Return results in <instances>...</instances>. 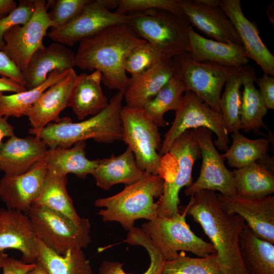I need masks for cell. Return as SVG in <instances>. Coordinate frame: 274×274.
<instances>
[{
	"instance_id": "obj_1",
	"label": "cell",
	"mask_w": 274,
	"mask_h": 274,
	"mask_svg": "<svg viewBox=\"0 0 274 274\" xmlns=\"http://www.w3.org/2000/svg\"><path fill=\"white\" fill-rule=\"evenodd\" d=\"M199 224L216 252L224 274H250L242 260L239 236L246 226L240 216L227 213L215 191L201 190L191 196L189 203L179 207Z\"/></svg>"
},
{
	"instance_id": "obj_2",
	"label": "cell",
	"mask_w": 274,
	"mask_h": 274,
	"mask_svg": "<svg viewBox=\"0 0 274 274\" xmlns=\"http://www.w3.org/2000/svg\"><path fill=\"white\" fill-rule=\"evenodd\" d=\"M146 41L138 36L126 24L108 27L79 42L75 65L101 74V81L110 89L124 93L130 78L124 62L127 54Z\"/></svg>"
},
{
	"instance_id": "obj_3",
	"label": "cell",
	"mask_w": 274,
	"mask_h": 274,
	"mask_svg": "<svg viewBox=\"0 0 274 274\" xmlns=\"http://www.w3.org/2000/svg\"><path fill=\"white\" fill-rule=\"evenodd\" d=\"M123 96V93L118 92L111 97L106 108L87 120L73 122L64 117L59 122L50 123L29 133L40 137L49 149L69 148L88 139L105 144L122 141L120 113Z\"/></svg>"
},
{
	"instance_id": "obj_4",
	"label": "cell",
	"mask_w": 274,
	"mask_h": 274,
	"mask_svg": "<svg viewBox=\"0 0 274 274\" xmlns=\"http://www.w3.org/2000/svg\"><path fill=\"white\" fill-rule=\"evenodd\" d=\"M163 185L164 180L159 175L145 172L136 182L126 185L115 195L96 199L94 205L105 208L98 212L104 221L117 222L128 230L137 220L150 221L158 216V203L155 198L162 195Z\"/></svg>"
},
{
	"instance_id": "obj_5",
	"label": "cell",
	"mask_w": 274,
	"mask_h": 274,
	"mask_svg": "<svg viewBox=\"0 0 274 274\" xmlns=\"http://www.w3.org/2000/svg\"><path fill=\"white\" fill-rule=\"evenodd\" d=\"M162 157L159 175L164 180L163 191L157 201L158 216L171 217L180 213L179 193L192 182V173L195 161L201 157L199 146L193 130H188L172 143Z\"/></svg>"
},
{
	"instance_id": "obj_6",
	"label": "cell",
	"mask_w": 274,
	"mask_h": 274,
	"mask_svg": "<svg viewBox=\"0 0 274 274\" xmlns=\"http://www.w3.org/2000/svg\"><path fill=\"white\" fill-rule=\"evenodd\" d=\"M128 14L126 24L138 36L157 48L165 58L173 59L187 52L188 19L157 9Z\"/></svg>"
},
{
	"instance_id": "obj_7",
	"label": "cell",
	"mask_w": 274,
	"mask_h": 274,
	"mask_svg": "<svg viewBox=\"0 0 274 274\" xmlns=\"http://www.w3.org/2000/svg\"><path fill=\"white\" fill-rule=\"evenodd\" d=\"M26 215L37 238L60 255L73 248H86L91 242L87 218H82L76 224L60 213L38 206H32Z\"/></svg>"
},
{
	"instance_id": "obj_8",
	"label": "cell",
	"mask_w": 274,
	"mask_h": 274,
	"mask_svg": "<svg viewBox=\"0 0 274 274\" xmlns=\"http://www.w3.org/2000/svg\"><path fill=\"white\" fill-rule=\"evenodd\" d=\"M122 141L133 152L136 163L144 172L159 175L162 157L159 127L143 108L123 106L120 113Z\"/></svg>"
},
{
	"instance_id": "obj_9",
	"label": "cell",
	"mask_w": 274,
	"mask_h": 274,
	"mask_svg": "<svg viewBox=\"0 0 274 274\" xmlns=\"http://www.w3.org/2000/svg\"><path fill=\"white\" fill-rule=\"evenodd\" d=\"M186 212L171 217L157 216L142 225V229L150 237L163 258H176L178 251L191 252L198 257L216 253L213 245L195 235L187 223Z\"/></svg>"
},
{
	"instance_id": "obj_10",
	"label": "cell",
	"mask_w": 274,
	"mask_h": 274,
	"mask_svg": "<svg viewBox=\"0 0 274 274\" xmlns=\"http://www.w3.org/2000/svg\"><path fill=\"white\" fill-rule=\"evenodd\" d=\"M175 118L162 141L159 154H167L174 141L188 130L205 128L215 133L217 137L214 142L218 149L226 151L230 142L225 128L222 115L212 109L194 92H185L179 108L175 111Z\"/></svg>"
},
{
	"instance_id": "obj_11",
	"label": "cell",
	"mask_w": 274,
	"mask_h": 274,
	"mask_svg": "<svg viewBox=\"0 0 274 274\" xmlns=\"http://www.w3.org/2000/svg\"><path fill=\"white\" fill-rule=\"evenodd\" d=\"M172 60L175 75L187 90L194 92L212 109L220 113V100L223 86L230 77L241 72L244 67H229L209 62H196L187 52Z\"/></svg>"
},
{
	"instance_id": "obj_12",
	"label": "cell",
	"mask_w": 274,
	"mask_h": 274,
	"mask_svg": "<svg viewBox=\"0 0 274 274\" xmlns=\"http://www.w3.org/2000/svg\"><path fill=\"white\" fill-rule=\"evenodd\" d=\"M117 5L118 0H90L74 20L61 27L52 28L47 35L54 42L72 47L108 27L127 24L128 14L122 15L110 11Z\"/></svg>"
},
{
	"instance_id": "obj_13",
	"label": "cell",
	"mask_w": 274,
	"mask_h": 274,
	"mask_svg": "<svg viewBox=\"0 0 274 274\" xmlns=\"http://www.w3.org/2000/svg\"><path fill=\"white\" fill-rule=\"evenodd\" d=\"M35 10L30 19L24 25L12 27L4 34L3 51L22 73L27 69L35 52L43 48V40L49 27L55 28L47 12L45 0H35Z\"/></svg>"
},
{
	"instance_id": "obj_14",
	"label": "cell",
	"mask_w": 274,
	"mask_h": 274,
	"mask_svg": "<svg viewBox=\"0 0 274 274\" xmlns=\"http://www.w3.org/2000/svg\"><path fill=\"white\" fill-rule=\"evenodd\" d=\"M198 143L202 164L197 179L185 190L187 196L201 190L218 191L227 197L237 196L233 172L225 165V159L215 148L212 133L205 128L193 129Z\"/></svg>"
},
{
	"instance_id": "obj_15",
	"label": "cell",
	"mask_w": 274,
	"mask_h": 274,
	"mask_svg": "<svg viewBox=\"0 0 274 274\" xmlns=\"http://www.w3.org/2000/svg\"><path fill=\"white\" fill-rule=\"evenodd\" d=\"M47 173L44 159L27 172L0 179V198L7 208L25 214L42 190Z\"/></svg>"
},
{
	"instance_id": "obj_16",
	"label": "cell",
	"mask_w": 274,
	"mask_h": 274,
	"mask_svg": "<svg viewBox=\"0 0 274 274\" xmlns=\"http://www.w3.org/2000/svg\"><path fill=\"white\" fill-rule=\"evenodd\" d=\"M222 208L228 213L242 217L256 235L274 244V196L248 199L217 194Z\"/></svg>"
},
{
	"instance_id": "obj_17",
	"label": "cell",
	"mask_w": 274,
	"mask_h": 274,
	"mask_svg": "<svg viewBox=\"0 0 274 274\" xmlns=\"http://www.w3.org/2000/svg\"><path fill=\"white\" fill-rule=\"evenodd\" d=\"M38 238L28 216L19 211L0 208V252L12 249L20 251L22 261L36 263Z\"/></svg>"
},
{
	"instance_id": "obj_18",
	"label": "cell",
	"mask_w": 274,
	"mask_h": 274,
	"mask_svg": "<svg viewBox=\"0 0 274 274\" xmlns=\"http://www.w3.org/2000/svg\"><path fill=\"white\" fill-rule=\"evenodd\" d=\"M220 7L235 27L246 56L255 61L264 74L273 77L274 56L261 39L256 23L244 14L240 0H221Z\"/></svg>"
},
{
	"instance_id": "obj_19",
	"label": "cell",
	"mask_w": 274,
	"mask_h": 274,
	"mask_svg": "<svg viewBox=\"0 0 274 274\" xmlns=\"http://www.w3.org/2000/svg\"><path fill=\"white\" fill-rule=\"evenodd\" d=\"M184 14L192 25L215 41L242 45L232 22L220 7L199 0H178Z\"/></svg>"
},
{
	"instance_id": "obj_20",
	"label": "cell",
	"mask_w": 274,
	"mask_h": 274,
	"mask_svg": "<svg viewBox=\"0 0 274 274\" xmlns=\"http://www.w3.org/2000/svg\"><path fill=\"white\" fill-rule=\"evenodd\" d=\"M47 148L37 135L22 138L14 135L1 146L0 170L7 176L23 174L45 158Z\"/></svg>"
},
{
	"instance_id": "obj_21",
	"label": "cell",
	"mask_w": 274,
	"mask_h": 274,
	"mask_svg": "<svg viewBox=\"0 0 274 274\" xmlns=\"http://www.w3.org/2000/svg\"><path fill=\"white\" fill-rule=\"evenodd\" d=\"M77 76L74 68L71 69L66 76L41 95L27 115L31 126L29 133L40 130L51 121H60V114L67 107Z\"/></svg>"
},
{
	"instance_id": "obj_22",
	"label": "cell",
	"mask_w": 274,
	"mask_h": 274,
	"mask_svg": "<svg viewBox=\"0 0 274 274\" xmlns=\"http://www.w3.org/2000/svg\"><path fill=\"white\" fill-rule=\"evenodd\" d=\"M187 35V52L196 62H209L229 67L243 66L249 62L242 45L207 39L197 33L190 25Z\"/></svg>"
},
{
	"instance_id": "obj_23",
	"label": "cell",
	"mask_w": 274,
	"mask_h": 274,
	"mask_svg": "<svg viewBox=\"0 0 274 274\" xmlns=\"http://www.w3.org/2000/svg\"><path fill=\"white\" fill-rule=\"evenodd\" d=\"M74 66V52L61 44L53 43L38 50L32 56L27 69L22 73L25 87L29 90L41 85L54 70L65 72Z\"/></svg>"
},
{
	"instance_id": "obj_24",
	"label": "cell",
	"mask_w": 274,
	"mask_h": 274,
	"mask_svg": "<svg viewBox=\"0 0 274 274\" xmlns=\"http://www.w3.org/2000/svg\"><path fill=\"white\" fill-rule=\"evenodd\" d=\"M175 74L172 59H164L149 69L131 77L124 93L126 106L143 108Z\"/></svg>"
},
{
	"instance_id": "obj_25",
	"label": "cell",
	"mask_w": 274,
	"mask_h": 274,
	"mask_svg": "<svg viewBox=\"0 0 274 274\" xmlns=\"http://www.w3.org/2000/svg\"><path fill=\"white\" fill-rule=\"evenodd\" d=\"M101 82V74L98 71L77 76L67 107L72 109L79 120H82L89 115L94 116L108 106L109 101L103 93Z\"/></svg>"
},
{
	"instance_id": "obj_26",
	"label": "cell",
	"mask_w": 274,
	"mask_h": 274,
	"mask_svg": "<svg viewBox=\"0 0 274 274\" xmlns=\"http://www.w3.org/2000/svg\"><path fill=\"white\" fill-rule=\"evenodd\" d=\"M97 160V166L91 175L97 186L105 190L118 184H132L145 173L137 165L134 155L128 148L119 155Z\"/></svg>"
},
{
	"instance_id": "obj_27",
	"label": "cell",
	"mask_w": 274,
	"mask_h": 274,
	"mask_svg": "<svg viewBox=\"0 0 274 274\" xmlns=\"http://www.w3.org/2000/svg\"><path fill=\"white\" fill-rule=\"evenodd\" d=\"M85 147V141H81L72 148L48 149L44 158L47 172L63 177L73 174L81 179L91 175L97 166V160L86 158Z\"/></svg>"
},
{
	"instance_id": "obj_28",
	"label": "cell",
	"mask_w": 274,
	"mask_h": 274,
	"mask_svg": "<svg viewBox=\"0 0 274 274\" xmlns=\"http://www.w3.org/2000/svg\"><path fill=\"white\" fill-rule=\"evenodd\" d=\"M241 257L250 274H274V244L258 237L247 225L239 238Z\"/></svg>"
},
{
	"instance_id": "obj_29",
	"label": "cell",
	"mask_w": 274,
	"mask_h": 274,
	"mask_svg": "<svg viewBox=\"0 0 274 274\" xmlns=\"http://www.w3.org/2000/svg\"><path fill=\"white\" fill-rule=\"evenodd\" d=\"M237 196L256 199L274 192L273 170L259 162L233 170Z\"/></svg>"
},
{
	"instance_id": "obj_30",
	"label": "cell",
	"mask_w": 274,
	"mask_h": 274,
	"mask_svg": "<svg viewBox=\"0 0 274 274\" xmlns=\"http://www.w3.org/2000/svg\"><path fill=\"white\" fill-rule=\"evenodd\" d=\"M257 79L255 70L250 66H245L243 82L241 110V129L245 132L253 131L260 134L262 127H265L263 118L267 113L259 90L256 88L254 82Z\"/></svg>"
},
{
	"instance_id": "obj_31",
	"label": "cell",
	"mask_w": 274,
	"mask_h": 274,
	"mask_svg": "<svg viewBox=\"0 0 274 274\" xmlns=\"http://www.w3.org/2000/svg\"><path fill=\"white\" fill-rule=\"evenodd\" d=\"M37 261L48 274H94L89 261L82 249L73 248L64 255H60L38 239Z\"/></svg>"
},
{
	"instance_id": "obj_32",
	"label": "cell",
	"mask_w": 274,
	"mask_h": 274,
	"mask_svg": "<svg viewBox=\"0 0 274 274\" xmlns=\"http://www.w3.org/2000/svg\"><path fill=\"white\" fill-rule=\"evenodd\" d=\"M66 177L47 172L41 193L32 206L46 207L79 224L82 218L74 208L72 199L66 190Z\"/></svg>"
},
{
	"instance_id": "obj_33",
	"label": "cell",
	"mask_w": 274,
	"mask_h": 274,
	"mask_svg": "<svg viewBox=\"0 0 274 274\" xmlns=\"http://www.w3.org/2000/svg\"><path fill=\"white\" fill-rule=\"evenodd\" d=\"M231 136V145L222 154L230 167L242 168L255 162L261 163L269 157L267 152L270 141L268 139H250L239 132L232 133Z\"/></svg>"
},
{
	"instance_id": "obj_34",
	"label": "cell",
	"mask_w": 274,
	"mask_h": 274,
	"mask_svg": "<svg viewBox=\"0 0 274 274\" xmlns=\"http://www.w3.org/2000/svg\"><path fill=\"white\" fill-rule=\"evenodd\" d=\"M70 70L65 72L54 70L49 74L44 83L31 89L11 95H5L0 92V116L8 118L11 116L17 118L27 116L41 95L66 76Z\"/></svg>"
},
{
	"instance_id": "obj_35",
	"label": "cell",
	"mask_w": 274,
	"mask_h": 274,
	"mask_svg": "<svg viewBox=\"0 0 274 274\" xmlns=\"http://www.w3.org/2000/svg\"><path fill=\"white\" fill-rule=\"evenodd\" d=\"M186 91L184 85L175 74L143 109L159 127L166 126L168 123L164 119V114L170 110L176 111L179 108Z\"/></svg>"
},
{
	"instance_id": "obj_36",
	"label": "cell",
	"mask_w": 274,
	"mask_h": 274,
	"mask_svg": "<svg viewBox=\"0 0 274 274\" xmlns=\"http://www.w3.org/2000/svg\"><path fill=\"white\" fill-rule=\"evenodd\" d=\"M124 242L131 245L141 246L147 251L150 265L142 274H162L165 260L148 235L142 229L134 226L129 230ZM123 263L105 260L100 264L99 274H131L123 269Z\"/></svg>"
},
{
	"instance_id": "obj_37",
	"label": "cell",
	"mask_w": 274,
	"mask_h": 274,
	"mask_svg": "<svg viewBox=\"0 0 274 274\" xmlns=\"http://www.w3.org/2000/svg\"><path fill=\"white\" fill-rule=\"evenodd\" d=\"M245 74V66L239 73L230 77L225 84L220 97V108L225 128L228 134L241 130L242 93L241 88Z\"/></svg>"
},
{
	"instance_id": "obj_38",
	"label": "cell",
	"mask_w": 274,
	"mask_h": 274,
	"mask_svg": "<svg viewBox=\"0 0 274 274\" xmlns=\"http://www.w3.org/2000/svg\"><path fill=\"white\" fill-rule=\"evenodd\" d=\"M162 274H224L217 253L197 258L186 256L183 252L173 260L165 262Z\"/></svg>"
},
{
	"instance_id": "obj_39",
	"label": "cell",
	"mask_w": 274,
	"mask_h": 274,
	"mask_svg": "<svg viewBox=\"0 0 274 274\" xmlns=\"http://www.w3.org/2000/svg\"><path fill=\"white\" fill-rule=\"evenodd\" d=\"M164 59L166 58L160 51L146 41L127 54L124 60V67L126 72L132 77L146 71Z\"/></svg>"
},
{
	"instance_id": "obj_40",
	"label": "cell",
	"mask_w": 274,
	"mask_h": 274,
	"mask_svg": "<svg viewBox=\"0 0 274 274\" xmlns=\"http://www.w3.org/2000/svg\"><path fill=\"white\" fill-rule=\"evenodd\" d=\"M152 9L166 11L179 17L187 18L178 0H118V6L114 12L126 15Z\"/></svg>"
},
{
	"instance_id": "obj_41",
	"label": "cell",
	"mask_w": 274,
	"mask_h": 274,
	"mask_svg": "<svg viewBox=\"0 0 274 274\" xmlns=\"http://www.w3.org/2000/svg\"><path fill=\"white\" fill-rule=\"evenodd\" d=\"M90 0L50 1L52 10L48 13L50 19L55 25L54 28L66 25L74 20L81 13Z\"/></svg>"
},
{
	"instance_id": "obj_42",
	"label": "cell",
	"mask_w": 274,
	"mask_h": 274,
	"mask_svg": "<svg viewBox=\"0 0 274 274\" xmlns=\"http://www.w3.org/2000/svg\"><path fill=\"white\" fill-rule=\"evenodd\" d=\"M35 1L20 0L16 8L7 17L0 20V51H3L5 42V33L12 27L24 25L31 18L35 10Z\"/></svg>"
},
{
	"instance_id": "obj_43",
	"label": "cell",
	"mask_w": 274,
	"mask_h": 274,
	"mask_svg": "<svg viewBox=\"0 0 274 274\" xmlns=\"http://www.w3.org/2000/svg\"><path fill=\"white\" fill-rule=\"evenodd\" d=\"M255 82L259 87V93L267 110L274 109V78L263 74L256 79Z\"/></svg>"
},
{
	"instance_id": "obj_44",
	"label": "cell",
	"mask_w": 274,
	"mask_h": 274,
	"mask_svg": "<svg viewBox=\"0 0 274 274\" xmlns=\"http://www.w3.org/2000/svg\"><path fill=\"white\" fill-rule=\"evenodd\" d=\"M0 75L12 79L25 87L22 72L3 51H0Z\"/></svg>"
},
{
	"instance_id": "obj_45",
	"label": "cell",
	"mask_w": 274,
	"mask_h": 274,
	"mask_svg": "<svg viewBox=\"0 0 274 274\" xmlns=\"http://www.w3.org/2000/svg\"><path fill=\"white\" fill-rule=\"evenodd\" d=\"M36 263H26L12 257H8L3 266V274H26L32 270Z\"/></svg>"
},
{
	"instance_id": "obj_46",
	"label": "cell",
	"mask_w": 274,
	"mask_h": 274,
	"mask_svg": "<svg viewBox=\"0 0 274 274\" xmlns=\"http://www.w3.org/2000/svg\"><path fill=\"white\" fill-rule=\"evenodd\" d=\"M27 90L25 86L12 79L6 77L0 78V92L9 91L18 93Z\"/></svg>"
},
{
	"instance_id": "obj_47",
	"label": "cell",
	"mask_w": 274,
	"mask_h": 274,
	"mask_svg": "<svg viewBox=\"0 0 274 274\" xmlns=\"http://www.w3.org/2000/svg\"><path fill=\"white\" fill-rule=\"evenodd\" d=\"M8 118L0 116V147L4 138H10L15 135L14 127L8 122Z\"/></svg>"
},
{
	"instance_id": "obj_48",
	"label": "cell",
	"mask_w": 274,
	"mask_h": 274,
	"mask_svg": "<svg viewBox=\"0 0 274 274\" xmlns=\"http://www.w3.org/2000/svg\"><path fill=\"white\" fill-rule=\"evenodd\" d=\"M17 7L13 0H0V20L7 17Z\"/></svg>"
},
{
	"instance_id": "obj_49",
	"label": "cell",
	"mask_w": 274,
	"mask_h": 274,
	"mask_svg": "<svg viewBox=\"0 0 274 274\" xmlns=\"http://www.w3.org/2000/svg\"><path fill=\"white\" fill-rule=\"evenodd\" d=\"M36 266L26 274H48L44 266L39 262H36Z\"/></svg>"
},
{
	"instance_id": "obj_50",
	"label": "cell",
	"mask_w": 274,
	"mask_h": 274,
	"mask_svg": "<svg viewBox=\"0 0 274 274\" xmlns=\"http://www.w3.org/2000/svg\"><path fill=\"white\" fill-rule=\"evenodd\" d=\"M201 3L211 6L220 7L221 0H199Z\"/></svg>"
},
{
	"instance_id": "obj_51",
	"label": "cell",
	"mask_w": 274,
	"mask_h": 274,
	"mask_svg": "<svg viewBox=\"0 0 274 274\" xmlns=\"http://www.w3.org/2000/svg\"><path fill=\"white\" fill-rule=\"evenodd\" d=\"M8 257V254L4 251L0 252V268L2 267L5 261Z\"/></svg>"
}]
</instances>
